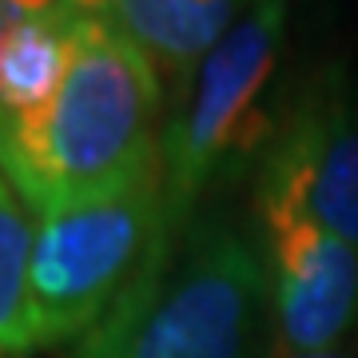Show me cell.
Segmentation results:
<instances>
[{
    "label": "cell",
    "mask_w": 358,
    "mask_h": 358,
    "mask_svg": "<svg viewBox=\"0 0 358 358\" xmlns=\"http://www.w3.org/2000/svg\"><path fill=\"white\" fill-rule=\"evenodd\" d=\"M159 72L108 13L80 16L72 64L36 124L0 140V176L36 215L115 192L159 164Z\"/></svg>",
    "instance_id": "cell-1"
},
{
    "label": "cell",
    "mask_w": 358,
    "mask_h": 358,
    "mask_svg": "<svg viewBox=\"0 0 358 358\" xmlns=\"http://www.w3.org/2000/svg\"><path fill=\"white\" fill-rule=\"evenodd\" d=\"M263 303V251L227 223H187L164 231L72 358H251Z\"/></svg>",
    "instance_id": "cell-2"
},
{
    "label": "cell",
    "mask_w": 358,
    "mask_h": 358,
    "mask_svg": "<svg viewBox=\"0 0 358 358\" xmlns=\"http://www.w3.org/2000/svg\"><path fill=\"white\" fill-rule=\"evenodd\" d=\"M282 28L287 0H251L187 80V100L159 136L164 227L171 235L192 223L195 203L219 176L267 152L279 124L267 96L279 68Z\"/></svg>",
    "instance_id": "cell-3"
},
{
    "label": "cell",
    "mask_w": 358,
    "mask_h": 358,
    "mask_svg": "<svg viewBox=\"0 0 358 358\" xmlns=\"http://www.w3.org/2000/svg\"><path fill=\"white\" fill-rule=\"evenodd\" d=\"M159 164L115 192L44 211L28 267L32 350L84 338L164 239Z\"/></svg>",
    "instance_id": "cell-4"
},
{
    "label": "cell",
    "mask_w": 358,
    "mask_h": 358,
    "mask_svg": "<svg viewBox=\"0 0 358 358\" xmlns=\"http://www.w3.org/2000/svg\"><path fill=\"white\" fill-rule=\"evenodd\" d=\"M255 207H291L358 247V76L331 64L279 112Z\"/></svg>",
    "instance_id": "cell-5"
},
{
    "label": "cell",
    "mask_w": 358,
    "mask_h": 358,
    "mask_svg": "<svg viewBox=\"0 0 358 358\" xmlns=\"http://www.w3.org/2000/svg\"><path fill=\"white\" fill-rule=\"evenodd\" d=\"M263 231L275 358L319 355L358 315V247L291 207H255Z\"/></svg>",
    "instance_id": "cell-6"
},
{
    "label": "cell",
    "mask_w": 358,
    "mask_h": 358,
    "mask_svg": "<svg viewBox=\"0 0 358 358\" xmlns=\"http://www.w3.org/2000/svg\"><path fill=\"white\" fill-rule=\"evenodd\" d=\"M80 13L0 8V140L28 131L52 108L72 64Z\"/></svg>",
    "instance_id": "cell-7"
},
{
    "label": "cell",
    "mask_w": 358,
    "mask_h": 358,
    "mask_svg": "<svg viewBox=\"0 0 358 358\" xmlns=\"http://www.w3.org/2000/svg\"><path fill=\"white\" fill-rule=\"evenodd\" d=\"M247 8L251 0H112L108 16L152 60L155 72L192 80Z\"/></svg>",
    "instance_id": "cell-8"
},
{
    "label": "cell",
    "mask_w": 358,
    "mask_h": 358,
    "mask_svg": "<svg viewBox=\"0 0 358 358\" xmlns=\"http://www.w3.org/2000/svg\"><path fill=\"white\" fill-rule=\"evenodd\" d=\"M32 207L0 176V358L32 355L28 343V267L36 227L28 219Z\"/></svg>",
    "instance_id": "cell-9"
},
{
    "label": "cell",
    "mask_w": 358,
    "mask_h": 358,
    "mask_svg": "<svg viewBox=\"0 0 358 358\" xmlns=\"http://www.w3.org/2000/svg\"><path fill=\"white\" fill-rule=\"evenodd\" d=\"M52 4H60V8H72V13H80V16L108 13V8H112V0H52Z\"/></svg>",
    "instance_id": "cell-10"
},
{
    "label": "cell",
    "mask_w": 358,
    "mask_h": 358,
    "mask_svg": "<svg viewBox=\"0 0 358 358\" xmlns=\"http://www.w3.org/2000/svg\"><path fill=\"white\" fill-rule=\"evenodd\" d=\"M282 358H343V355H334V350H319V355H282Z\"/></svg>",
    "instance_id": "cell-11"
},
{
    "label": "cell",
    "mask_w": 358,
    "mask_h": 358,
    "mask_svg": "<svg viewBox=\"0 0 358 358\" xmlns=\"http://www.w3.org/2000/svg\"><path fill=\"white\" fill-rule=\"evenodd\" d=\"M0 8H4V0H0Z\"/></svg>",
    "instance_id": "cell-12"
}]
</instances>
